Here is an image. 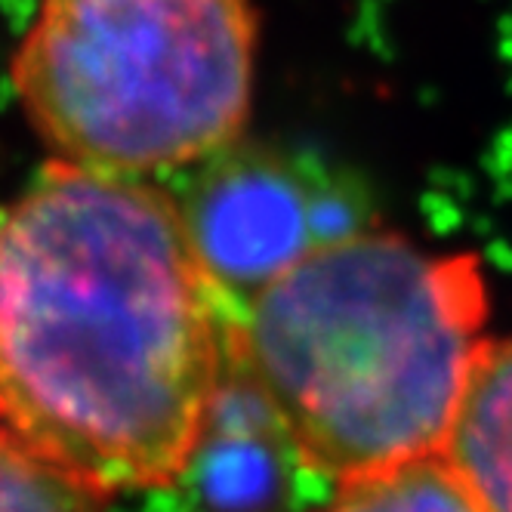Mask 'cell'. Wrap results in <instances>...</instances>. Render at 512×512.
<instances>
[{
    "label": "cell",
    "mask_w": 512,
    "mask_h": 512,
    "mask_svg": "<svg viewBox=\"0 0 512 512\" xmlns=\"http://www.w3.org/2000/svg\"><path fill=\"white\" fill-rule=\"evenodd\" d=\"M438 457L482 512H512V337L475 358Z\"/></svg>",
    "instance_id": "cell-6"
},
{
    "label": "cell",
    "mask_w": 512,
    "mask_h": 512,
    "mask_svg": "<svg viewBox=\"0 0 512 512\" xmlns=\"http://www.w3.org/2000/svg\"><path fill=\"white\" fill-rule=\"evenodd\" d=\"M318 512H482V509L457 482V475L448 469L442 457H423L380 475H368V479L337 485V494Z\"/></svg>",
    "instance_id": "cell-7"
},
{
    "label": "cell",
    "mask_w": 512,
    "mask_h": 512,
    "mask_svg": "<svg viewBox=\"0 0 512 512\" xmlns=\"http://www.w3.org/2000/svg\"><path fill=\"white\" fill-rule=\"evenodd\" d=\"M485 321L472 256L346 232L247 294L232 361L294 460L349 485L442 454Z\"/></svg>",
    "instance_id": "cell-2"
},
{
    "label": "cell",
    "mask_w": 512,
    "mask_h": 512,
    "mask_svg": "<svg viewBox=\"0 0 512 512\" xmlns=\"http://www.w3.org/2000/svg\"><path fill=\"white\" fill-rule=\"evenodd\" d=\"M102 500L0 429V512H102Z\"/></svg>",
    "instance_id": "cell-8"
},
{
    "label": "cell",
    "mask_w": 512,
    "mask_h": 512,
    "mask_svg": "<svg viewBox=\"0 0 512 512\" xmlns=\"http://www.w3.org/2000/svg\"><path fill=\"white\" fill-rule=\"evenodd\" d=\"M287 457H294L287 438L229 358L226 383L176 485H189L192 512H281Z\"/></svg>",
    "instance_id": "cell-5"
},
{
    "label": "cell",
    "mask_w": 512,
    "mask_h": 512,
    "mask_svg": "<svg viewBox=\"0 0 512 512\" xmlns=\"http://www.w3.org/2000/svg\"><path fill=\"white\" fill-rule=\"evenodd\" d=\"M182 213L226 294H253L315 244L306 238L309 216L300 189L263 167H235L213 176Z\"/></svg>",
    "instance_id": "cell-4"
},
{
    "label": "cell",
    "mask_w": 512,
    "mask_h": 512,
    "mask_svg": "<svg viewBox=\"0 0 512 512\" xmlns=\"http://www.w3.org/2000/svg\"><path fill=\"white\" fill-rule=\"evenodd\" d=\"M253 71L250 0H41L10 81L53 161L142 179L232 145Z\"/></svg>",
    "instance_id": "cell-3"
},
{
    "label": "cell",
    "mask_w": 512,
    "mask_h": 512,
    "mask_svg": "<svg viewBox=\"0 0 512 512\" xmlns=\"http://www.w3.org/2000/svg\"><path fill=\"white\" fill-rule=\"evenodd\" d=\"M182 207L50 161L0 213V429L90 491L176 485L235 315Z\"/></svg>",
    "instance_id": "cell-1"
}]
</instances>
